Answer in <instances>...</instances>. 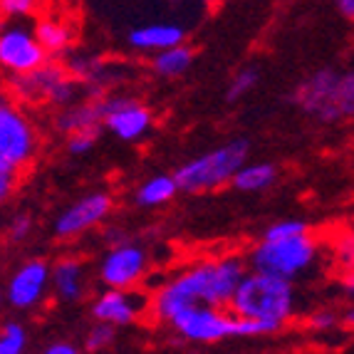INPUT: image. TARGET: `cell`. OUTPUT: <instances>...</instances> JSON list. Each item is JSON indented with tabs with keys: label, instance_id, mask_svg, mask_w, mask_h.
<instances>
[{
	"label": "cell",
	"instance_id": "6da1fadb",
	"mask_svg": "<svg viewBox=\"0 0 354 354\" xmlns=\"http://www.w3.org/2000/svg\"><path fill=\"white\" fill-rule=\"evenodd\" d=\"M245 272L248 263L236 253L216 260H201L161 285L149 300V313L159 322H171L178 313L191 307L225 310Z\"/></svg>",
	"mask_w": 354,
	"mask_h": 354
},
{
	"label": "cell",
	"instance_id": "7a4b0ae2",
	"mask_svg": "<svg viewBox=\"0 0 354 354\" xmlns=\"http://www.w3.org/2000/svg\"><path fill=\"white\" fill-rule=\"evenodd\" d=\"M228 307L233 317L260 319V322H272L283 327L295 315L297 297L295 288L288 280L248 270Z\"/></svg>",
	"mask_w": 354,
	"mask_h": 354
},
{
	"label": "cell",
	"instance_id": "3957f363",
	"mask_svg": "<svg viewBox=\"0 0 354 354\" xmlns=\"http://www.w3.org/2000/svg\"><path fill=\"white\" fill-rule=\"evenodd\" d=\"M295 102L307 117L322 124H339L354 112V75L325 67L297 87Z\"/></svg>",
	"mask_w": 354,
	"mask_h": 354
},
{
	"label": "cell",
	"instance_id": "277c9868",
	"mask_svg": "<svg viewBox=\"0 0 354 354\" xmlns=\"http://www.w3.org/2000/svg\"><path fill=\"white\" fill-rule=\"evenodd\" d=\"M248 149L250 144L245 139H233L223 147H216L201 156H196V159L186 161L174 174L176 189L183 194H208V191L221 189V186L233 181L238 169L245 164Z\"/></svg>",
	"mask_w": 354,
	"mask_h": 354
},
{
	"label": "cell",
	"instance_id": "5b68a950",
	"mask_svg": "<svg viewBox=\"0 0 354 354\" xmlns=\"http://www.w3.org/2000/svg\"><path fill=\"white\" fill-rule=\"evenodd\" d=\"M317 255V238L305 233V236L288 238V241H260L250 250L245 263H248L253 272H266L272 278H283L288 283H292L295 278H300L302 272H307L315 266Z\"/></svg>",
	"mask_w": 354,
	"mask_h": 354
},
{
	"label": "cell",
	"instance_id": "8992f818",
	"mask_svg": "<svg viewBox=\"0 0 354 354\" xmlns=\"http://www.w3.org/2000/svg\"><path fill=\"white\" fill-rule=\"evenodd\" d=\"M50 62L35 37V23L30 18L0 15V70L10 77H23Z\"/></svg>",
	"mask_w": 354,
	"mask_h": 354
},
{
	"label": "cell",
	"instance_id": "52a82bcc",
	"mask_svg": "<svg viewBox=\"0 0 354 354\" xmlns=\"http://www.w3.org/2000/svg\"><path fill=\"white\" fill-rule=\"evenodd\" d=\"M37 151V131L20 106L0 102V171L18 176Z\"/></svg>",
	"mask_w": 354,
	"mask_h": 354
},
{
	"label": "cell",
	"instance_id": "ba28073f",
	"mask_svg": "<svg viewBox=\"0 0 354 354\" xmlns=\"http://www.w3.org/2000/svg\"><path fill=\"white\" fill-rule=\"evenodd\" d=\"M12 92L30 102H53L57 106H72L80 92V82L67 77L65 67L48 62L40 70L23 77H10Z\"/></svg>",
	"mask_w": 354,
	"mask_h": 354
},
{
	"label": "cell",
	"instance_id": "9c48e42d",
	"mask_svg": "<svg viewBox=\"0 0 354 354\" xmlns=\"http://www.w3.org/2000/svg\"><path fill=\"white\" fill-rule=\"evenodd\" d=\"M149 253L134 243L109 248L100 260V280L109 290H134L147 278Z\"/></svg>",
	"mask_w": 354,
	"mask_h": 354
},
{
	"label": "cell",
	"instance_id": "30bf717a",
	"mask_svg": "<svg viewBox=\"0 0 354 354\" xmlns=\"http://www.w3.org/2000/svg\"><path fill=\"white\" fill-rule=\"evenodd\" d=\"M183 339L189 342H221L228 337H236V317L223 310H213V307H191L183 310L169 322Z\"/></svg>",
	"mask_w": 354,
	"mask_h": 354
},
{
	"label": "cell",
	"instance_id": "8fae6325",
	"mask_svg": "<svg viewBox=\"0 0 354 354\" xmlns=\"http://www.w3.org/2000/svg\"><path fill=\"white\" fill-rule=\"evenodd\" d=\"M106 129L124 142H139L151 129V112L149 106L139 104L131 97H102Z\"/></svg>",
	"mask_w": 354,
	"mask_h": 354
},
{
	"label": "cell",
	"instance_id": "7c38bea8",
	"mask_svg": "<svg viewBox=\"0 0 354 354\" xmlns=\"http://www.w3.org/2000/svg\"><path fill=\"white\" fill-rule=\"evenodd\" d=\"M112 213V196L104 191H92L84 198L75 201L65 213H59L55 221V236L57 238H75L84 230L95 228Z\"/></svg>",
	"mask_w": 354,
	"mask_h": 354
},
{
	"label": "cell",
	"instance_id": "4fadbf2b",
	"mask_svg": "<svg viewBox=\"0 0 354 354\" xmlns=\"http://www.w3.org/2000/svg\"><path fill=\"white\" fill-rule=\"evenodd\" d=\"M50 292V266L45 260H28L12 272L6 297L18 310H32Z\"/></svg>",
	"mask_w": 354,
	"mask_h": 354
},
{
	"label": "cell",
	"instance_id": "5bb4252c",
	"mask_svg": "<svg viewBox=\"0 0 354 354\" xmlns=\"http://www.w3.org/2000/svg\"><path fill=\"white\" fill-rule=\"evenodd\" d=\"M149 310V297L139 290H106L92 302L97 322L109 327L131 325Z\"/></svg>",
	"mask_w": 354,
	"mask_h": 354
},
{
	"label": "cell",
	"instance_id": "9a60e30c",
	"mask_svg": "<svg viewBox=\"0 0 354 354\" xmlns=\"http://www.w3.org/2000/svg\"><path fill=\"white\" fill-rule=\"evenodd\" d=\"M50 288L62 302H77L87 295V266L80 258H59L50 268Z\"/></svg>",
	"mask_w": 354,
	"mask_h": 354
},
{
	"label": "cell",
	"instance_id": "2e32d148",
	"mask_svg": "<svg viewBox=\"0 0 354 354\" xmlns=\"http://www.w3.org/2000/svg\"><path fill=\"white\" fill-rule=\"evenodd\" d=\"M127 42L142 53H164L186 42V30L176 23H149L129 30Z\"/></svg>",
	"mask_w": 354,
	"mask_h": 354
},
{
	"label": "cell",
	"instance_id": "e0dca14e",
	"mask_svg": "<svg viewBox=\"0 0 354 354\" xmlns=\"http://www.w3.org/2000/svg\"><path fill=\"white\" fill-rule=\"evenodd\" d=\"M104 122V112H102V97L92 102H75L72 106H65L57 114V129L62 134H77V131H92L100 129Z\"/></svg>",
	"mask_w": 354,
	"mask_h": 354
},
{
	"label": "cell",
	"instance_id": "ac0fdd59",
	"mask_svg": "<svg viewBox=\"0 0 354 354\" xmlns=\"http://www.w3.org/2000/svg\"><path fill=\"white\" fill-rule=\"evenodd\" d=\"M35 37L48 57L62 55L72 45L75 28L65 18H40L35 23Z\"/></svg>",
	"mask_w": 354,
	"mask_h": 354
},
{
	"label": "cell",
	"instance_id": "d6986e66",
	"mask_svg": "<svg viewBox=\"0 0 354 354\" xmlns=\"http://www.w3.org/2000/svg\"><path fill=\"white\" fill-rule=\"evenodd\" d=\"M275 181H278V169L272 164H243L230 183L243 194H253L270 189Z\"/></svg>",
	"mask_w": 354,
	"mask_h": 354
},
{
	"label": "cell",
	"instance_id": "ffe728a7",
	"mask_svg": "<svg viewBox=\"0 0 354 354\" xmlns=\"http://www.w3.org/2000/svg\"><path fill=\"white\" fill-rule=\"evenodd\" d=\"M178 194L176 181L169 174H159V176H151L149 181H144L136 191V203L147 208L164 206L166 201H171L174 196Z\"/></svg>",
	"mask_w": 354,
	"mask_h": 354
},
{
	"label": "cell",
	"instance_id": "44dd1931",
	"mask_svg": "<svg viewBox=\"0 0 354 354\" xmlns=\"http://www.w3.org/2000/svg\"><path fill=\"white\" fill-rule=\"evenodd\" d=\"M194 48H189L186 42L176 45L171 50H164V53H156L151 59V67L156 75L161 77H178L189 70L191 62H194Z\"/></svg>",
	"mask_w": 354,
	"mask_h": 354
},
{
	"label": "cell",
	"instance_id": "7402d4cb",
	"mask_svg": "<svg viewBox=\"0 0 354 354\" xmlns=\"http://www.w3.org/2000/svg\"><path fill=\"white\" fill-rule=\"evenodd\" d=\"M28 347V332L20 322H6L0 327V354H23Z\"/></svg>",
	"mask_w": 354,
	"mask_h": 354
},
{
	"label": "cell",
	"instance_id": "603a6c76",
	"mask_svg": "<svg viewBox=\"0 0 354 354\" xmlns=\"http://www.w3.org/2000/svg\"><path fill=\"white\" fill-rule=\"evenodd\" d=\"M258 80H260V75L255 67H243L228 84V102H238L241 97H245L250 89L258 84Z\"/></svg>",
	"mask_w": 354,
	"mask_h": 354
},
{
	"label": "cell",
	"instance_id": "cb8c5ba5",
	"mask_svg": "<svg viewBox=\"0 0 354 354\" xmlns=\"http://www.w3.org/2000/svg\"><path fill=\"white\" fill-rule=\"evenodd\" d=\"M305 233H310L307 223H302V221L288 218V221H278V223H272L270 228L266 230L263 241H288V238L305 236Z\"/></svg>",
	"mask_w": 354,
	"mask_h": 354
},
{
	"label": "cell",
	"instance_id": "d4e9b609",
	"mask_svg": "<svg viewBox=\"0 0 354 354\" xmlns=\"http://www.w3.org/2000/svg\"><path fill=\"white\" fill-rule=\"evenodd\" d=\"M112 342H114V327L97 322V325L87 332L84 347H87V352H102V349H106Z\"/></svg>",
	"mask_w": 354,
	"mask_h": 354
},
{
	"label": "cell",
	"instance_id": "484cf974",
	"mask_svg": "<svg viewBox=\"0 0 354 354\" xmlns=\"http://www.w3.org/2000/svg\"><path fill=\"white\" fill-rule=\"evenodd\" d=\"M37 10L32 0H0V15L3 18H30Z\"/></svg>",
	"mask_w": 354,
	"mask_h": 354
},
{
	"label": "cell",
	"instance_id": "4316f807",
	"mask_svg": "<svg viewBox=\"0 0 354 354\" xmlns=\"http://www.w3.org/2000/svg\"><path fill=\"white\" fill-rule=\"evenodd\" d=\"M97 134L100 129H92V131H77V134L67 136V151L80 156V153H87L89 149L97 144Z\"/></svg>",
	"mask_w": 354,
	"mask_h": 354
},
{
	"label": "cell",
	"instance_id": "83f0119b",
	"mask_svg": "<svg viewBox=\"0 0 354 354\" xmlns=\"http://www.w3.org/2000/svg\"><path fill=\"white\" fill-rule=\"evenodd\" d=\"M32 230V216L30 213H18L8 225V241L10 243H23Z\"/></svg>",
	"mask_w": 354,
	"mask_h": 354
},
{
	"label": "cell",
	"instance_id": "f1b7e54d",
	"mask_svg": "<svg viewBox=\"0 0 354 354\" xmlns=\"http://www.w3.org/2000/svg\"><path fill=\"white\" fill-rule=\"evenodd\" d=\"M310 325L317 332H330L339 325V317H337L335 310H317V313L310 317Z\"/></svg>",
	"mask_w": 354,
	"mask_h": 354
},
{
	"label": "cell",
	"instance_id": "f546056e",
	"mask_svg": "<svg viewBox=\"0 0 354 354\" xmlns=\"http://www.w3.org/2000/svg\"><path fill=\"white\" fill-rule=\"evenodd\" d=\"M335 253H337V260H339V263H344V268H352V260H354V238L349 236V233H344V236L339 238Z\"/></svg>",
	"mask_w": 354,
	"mask_h": 354
},
{
	"label": "cell",
	"instance_id": "4dcf8cb0",
	"mask_svg": "<svg viewBox=\"0 0 354 354\" xmlns=\"http://www.w3.org/2000/svg\"><path fill=\"white\" fill-rule=\"evenodd\" d=\"M15 189V176L8 171H0V203H6Z\"/></svg>",
	"mask_w": 354,
	"mask_h": 354
},
{
	"label": "cell",
	"instance_id": "1f68e13d",
	"mask_svg": "<svg viewBox=\"0 0 354 354\" xmlns=\"http://www.w3.org/2000/svg\"><path fill=\"white\" fill-rule=\"evenodd\" d=\"M45 354H82L72 342H55L45 349Z\"/></svg>",
	"mask_w": 354,
	"mask_h": 354
},
{
	"label": "cell",
	"instance_id": "d6a6232c",
	"mask_svg": "<svg viewBox=\"0 0 354 354\" xmlns=\"http://www.w3.org/2000/svg\"><path fill=\"white\" fill-rule=\"evenodd\" d=\"M337 10L342 12L347 20H352L354 18V0H339V3H337Z\"/></svg>",
	"mask_w": 354,
	"mask_h": 354
},
{
	"label": "cell",
	"instance_id": "836d02e7",
	"mask_svg": "<svg viewBox=\"0 0 354 354\" xmlns=\"http://www.w3.org/2000/svg\"><path fill=\"white\" fill-rule=\"evenodd\" d=\"M0 305H3V292H0Z\"/></svg>",
	"mask_w": 354,
	"mask_h": 354
}]
</instances>
